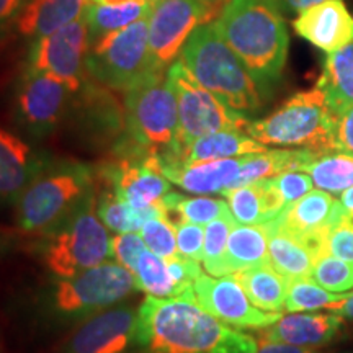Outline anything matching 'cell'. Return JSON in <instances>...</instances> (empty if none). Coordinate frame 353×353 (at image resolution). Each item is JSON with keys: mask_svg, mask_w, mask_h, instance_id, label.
Instances as JSON below:
<instances>
[{"mask_svg": "<svg viewBox=\"0 0 353 353\" xmlns=\"http://www.w3.org/2000/svg\"><path fill=\"white\" fill-rule=\"evenodd\" d=\"M134 343L144 353H257L252 335L229 327L200 304L149 294L138 309Z\"/></svg>", "mask_w": 353, "mask_h": 353, "instance_id": "obj_1", "label": "cell"}, {"mask_svg": "<svg viewBox=\"0 0 353 353\" xmlns=\"http://www.w3.org/2000/svg\"><path fill=\"white\" fill-rule=\"evenodd\" d=\"M214 23L267 94L281 79L288 59V30L278 0H228Z\"/></svg>", "mask_w": 353, "mask_h": 353, "instance_id": "obj_2", "label": "cell"}, {"mask_svg": "<svg viewBox=\"0 0 353 353\" xmlns=\"http://www.w3.org/2000/svg\"><path fill=\"white\" fill-rule=\"evenodd\" d=\"M180 56L193 77L228 108L249 114L262 107V88L221 37L214 21L196 26Z\"/></svg>", "mask_w": 353, "mask_h": 353, "instance_id": "obj_3", "label": "cell"}, {"mask_svg": "<svg viewBox=\"0 0 353 353\" xmlns=\"http://www.w3.org/2000/svg\"><path fill=\"white\" fill-rule=\"evenodd\" d=\"M335 118L327 95L316 85L290 97L262 120L250 121L245 132L265 145L327 152L335 151Z\"/></svg>", "mask_w": 353, "mask_h": 353, "instance_id": "obj_4", "label": "cell"}, {"mask_svg": "<svg viewBox=\"0 0 353 353\" xmlns=\"http://www.w3.org/2000/svg\"><path fill=\"white\" fill-rule=\"evenodd\" d=\"M94 188L90 167L79 162H44L17 200V224L25 232L54 229Z\"/></svg>", "mask_w": 353, "mask_h": 353, "instance_id": "obj_5", "label": "cell"}, {"mask_svg": "<svg viewBox=\"0 0 353 353\" xmlns=\"http://www.w3.org/2000/svg\"><path fill=\"white\" fill-rule=\"evenodd\" d=\"M125 110L132 148L162 162L174 161L179 152V108L165 70H156L126 90Z\"/></svg>", "mask_w": 353, "mask_h": 353, "instance_id": "obj_6", "label": "cell"}, {"mask_svg": "<svg viewBox=\"0 0 353 353\" xmlns=\"http://www.w3.org/2000/svg\"><path fill=\"white\" fill-rule=\"evenodd\" d=\"M145 15L126 28L92 39L87 72L114 90H130L159 69L149 50V21Z\"/></svg>", "mask_w": 353, "mask_h": 353, "instance_id": "obj_7", "label": "cell"}, {"mask_svg": "<svg viewBox=\"0 0 353 353\" xmlns=\"http://www.w3.org/2000/svg\"><path fill=\"white\" fill-rule=\"evenodd\" d=\"M108 257H112L110 237L97 213L94 192H90L48 242L44 260L57 278H70L103 263Z\"/></svg>", "mask_w": 353, "mask_h": 353, "instance_id": "obj_8", "label": "cell"}, {"mask_svg": "<svg viewBox=\"0 0 353 353\" xmlns=\"http://www.w3.org/2000/svg\"><path fill=\"white\" fill-rule=\"evenodd\" d=\"M167 79L174 90L179 108V151L201 136L216 131H245V114L228 108L219 99L206 90L182 63L175 61L167 69Z\"/></svg>", "mask_w": 353, "mask_h": 353, "instance_id": "obj_9", "label": "cell"}, {"mask_svg": "<svg viewBox=\"0 0 353 353\" xmlns=\"http://www.w3.org/2000/svg\"><path fill=\"white\" fill-rule=\"evenodd\" d=\"M136 286L134 273L118 262H103L70 278H61L52 293L57 312L83 316L120 303Z\"/></svg>", "mask_w": 353, "mask_h": 353, "instance_id": "obj_10", "label": "cell"}, {"mask_svg": "<svg viewBox=\"0 0 353 353\" xmlns=\"http://www.w3.org/2000/svg\"><path fill=\"white\" fill-rule=\"evenodd\" d=\"M90 48L87 17L83 15L52 34L34 39L28 54V68L51 74L68 83L74 92L83 85L85 61Z\"/></svg>", "mask_w": 353, "mask_h": 353, "instance_id": "obj_11", "label": "cell"}, {"mask_svg": "<svg viewBox=\"0 0 353 353\" xmlns=\"http://www.w3.org/2000/svg\"><path fill=\"white\" fill-rule=\"evenodd\" d=\"M213 13L200 0H154L149 12V50L159 69L169 68L196 26L210 23Z\"/></svg>", "mask_w": 353, "mask_h": 353, "instance_id": "obj_12", "label": "cell"}, {"mask_svg": "<svg viewBox=\"0 0 353 353\" xmlns=\"http://www.w3.org/2000/svg\"><path fill=\"white\" fill-rule=\"evenodd\" d=\"M193 296L205 311L236 329H265L283 316L254 306L234 275L201 273L193 285Z\"/></svg>", "mask_w": 353, "mask_h": 353, "instance_id": "obj_13", "label": "cell"}, {"mask_svg": "<svg viewBox=\"0 0 353 353\" xmlns=\"http://www.w3.org/2000/svg\"><path fill=\"white\" fill-rule=\"evenodd\" d=\"M72 94L76 92L61 79L26 69L15 97L19 123L32 134H48L64 117Z\"/></svg>", "mask_w": 353, "mask_h": 353, "instance_id": "obj_14", "label": "cell"}, {"mask_svg": "<svg viewBox=\"0 0 353 353\" xmlns=\"http://www.w3.org/2000/svg\"><path fill=\"white\" fill-rule=\"evenodd\" d=\"M101 176L123 201L134 208L157 205L170 192L169 179L162 174L161 157L138 149L108 165Z\"/></svg>", "mask_w": 353, "mask_h": 353, "instance_id": "obj_15", "label": "cell"}, {"mask_svg": "<svg viewBox=\"0 0 353 353\" xmlns=\"http://www.w3.org/2000/svg\"><path fill=\"white\" fill-rule=\"evenodd\" d=\"M339 198L322 190H311L298 201L286 205L283 211L272 219L278 228L298 237L314 249L325 254V241L339 213Z\"/></svg>", "mask_w": 353, "mask_h": 353, "instance_id": "obj_16", "label": "cell"}, {"mask_svg": "<svg viewBox=\"0 0 353 353\" xmlns=\"http://www.w3.org/2000/svg\"><path fill=\"white\" fill-rule=\"evenodd\" d=\"M138 309L112 307L83 322L64 353H126L134 343Z\"/></svg>", "mask_w": 353, "mask_h": 353, "instance_id": "obj_17", "label": "cell"}, {"mask_svg": "<svg viewBox=\"0 0 353 353\" xmlns=\"http://www.w3.org/2000/svg\"><path fill=\"white\" fill-rule=\"evenodd\" d=\"M293 28L298 37L330 54L353 39V15L343 0H324L298 12Z\"/></svg>", "mask_w": 353, "mask_h": 353, "instance_id": "obj_18", "label": "cell"}, {"mask_svg": "<svg viewBox=\"0 0 353 353\" xmlns=\"http://www.w3.org/2000/svg\"><path fill=\"white\" fill-rule=\"evenodd\" d=\"M342 325V317L334 312H291L288 316H281L268 327L260 329L259 341L316 350L329 345L341 334Z\"/></svg>", "mask_w": 353, "mask_h": 353, "instance_id": "obj_19", "label": "cell"}, {"mask_svg": "<svg viewBox=\"0 0 353 353\" xmlns=\"http://www.w3.org/2000/svg\"><path fill=\"white\" fill-rule=\"evenodd\" d=\"M44 162L23 139L0 126V201L17 203Z\"/></svg>", "mask_w": 353, "mask_h": 353, "instance_id": "obj_20", "label": "cell"}, {"mask_svg": "<svg viewBox=\"0 0 353 353\" xmlns=\"http://www.w3.org/2000/svg\"><path fill=\"white\" fill-rule=\"evenodd\" d=\"M221 195L226 198L236 223L247 226H263L270 223L286 206L272 179L259 180L239 188H226Z\"/></svg>", "mask_w": 353, "mask_h": 353, "instance_id": "obj_21", "label": "cell"}, {"mask_svg": "<svg viewBox=\"0 0 353 353\" xmlns=\"http://www.w3.org/2000/svg\"><path fill=\"white\" fill-rule=\"evenodd\" d=\"M92 0H28L15 28L21 37L39 39L85 15Z\"/></svg>", "mask_w": 353, "mask_h": 353, "instance_id": "obj_22", "label": "cell"}, {"mask_svg": "<svg viewBox=\"0 0 353 353\" xmlns=\"http://www.w3.org/2000/svg\"><path fill=\"white\" fill-rule=\"evenodd\" d=\"M267 145L250 138L245 131L226 130L216 131L211 134L201 136L192 143L183 145L174 161L162 162V164L174 165H190L198 162L218 161V159L244 157L249 154H257L267 151Z\"/></svg>", "mask_w": 353, "mask_h": 353, "instance_id": "obj_23", "label": "cell"}, {"mask_svg": "<svg viewBox=\"0 0 353 353\" xmlns=\"http://www.w3.org/2000/svg\"><path fill=\"white\" fill-rule=\"evenodd\" d=\"M242 162V157L218 159V161L198 162L190 165L162 164V174L170 183L179 185L185 192L195 195L221 193L229 188Z\"/></svg>", "mask_w": 353, "mask_h": 353, "instance_id": "obj_24", "label": "cell"}, {"mask_svg": "<svg viewBox=\"0 0 353 353\" xmlns=\"http://www.w3.org/2000/svg\"><path fill=\"white\" fill-rule=\"evenodd\" d=\"M262 228L267 234L268 260L272 267L288 280L311 278L312 267L319 259V254L306 242L278 228L273 221L263 224Z\"/></svg>", "mask_w": 353, "mask_h": 353, "instance_id": "obj_25", "label": "cell"}, {"mask_svg": "<svg viewBox=\"0 0 353 353\" xmlns=\"http://www.w3.org/2000/svg\"><path fill=\"white\" fill-rule=\"evenodd\" d=\"M254 306L268 312H283L290 280L278 273L270 262L234 273Z\"/></svg>", "mask_w": 353, "mask_h": 353, "instance_id": "obj_26", "label": "cell"}, {"mask_svg": "<svg viewBox=\"0 0 353 353\" xmlns=\"http://www.w3.org/2000/svg\"><path fill=\"white\" fill-rule=\"evenodd\" d=\"M267 262L270 260H268V242L265 229L262 226L234 224L229 234L226 254H224V275H234L245 268Z\"/></svg>", "mask_w": 353, "mask_h": 353, "instance_id": "obj_27", "label": "cell"}, {"mask_svg": "<svg viewBox=\"0 0 353 353\" xmlns=\"http://www.w3.org/2000/svg\"><path fill=\"white\" fill-rule=\"evenodd\" d=\"M317 87L327 95L335 113L353 105V39L327 56Z\"/></svg>", "mask_w": 353, "mask_h": 353, "instance_id": "obj_28", "label": "cell"}, {"mask_svg": "<svg viewBox=\"0 0 353 353\" xmlns=\"http://www.w3.org/2000/svg\"><path fill=\"white\" fill-rule=\"evenodd\" d=\"M97 213L105 226L114 232H138L148 221L164 218L165 208L162 200L148 208H134L110 190L101 193L97 200Z\"/></svg>", "mask_w": 353, "mask_h": 353, "instance_id": "obj_29", "label": "cell"}, {"mask_svg": "<svg viewBox=\"0 0 353 353\" xmlns=\"http://www.w3.org/2000/svg\"><path fill=\"white\" fill-rule=\"evenodd\" d=\"M312 183L330 195H341L353 187V154L343 151L319 152L301 167Z\"/></svg>", "mask_w": 353, "mask_h": 353, "instance_id": "obj_30", "label": "cell"}, {"mask_svg": "<svg viewBox=\"0 0 353 353\" xmlns=\"http://www.w3.org/2000/svg\"><path fill=\"white\" fill-rule=\"evenodd\" d=\"M152 3L154 0H130L120 6H103V3L90 2L85 12L90 41L126 28L143 17L149 15Z\"/></svg>", "mask_w": 353, "mask_h": 353, "instance_id": "obj_31", "label": "cell"}, {"mask_svg": "<svg viewBox=\"0 0 353 353\" xmlns=\"http://www.w3.org/2000/svg\"><path fill=\"white\" fill-rule=\"evenodd\" d=\"M162 205L165 208L167 221L179 226L180 223L208 224L221 216L231 213L228 201L211 196H182L176 193H167L162 198Z\"/></svg>", "mask_w": 353, "mask_h": 353, "instance_id": "obj_32", "label": "cell"}, {"mask_svg": "<svg viewBox=\"0 0 353 353\" xmlns=\"http://www.w3.org/2000/svg\"><path fill=\"white\" fill-rule=\"evenodd\" d=\"M350 293H332L322 288L312 278H294L290 280L288 293H286L285 311L304 312L317 311V309H334L345 301Z\"/></svg>", "mask_w": 353, "mask_h": 353, "instance_id": "obj_33", "label": "cell"}, {"mask_svg": "<svg viewBox=\"0 0 353 353\" xmlns=\"http://www.w3.org/2000/svg\"><path fill=\"white\" fill-rule=\"evenodd\" d=\"M134 278L138 290L145 291L151 296L182 298L180 288L170 275L167 260L159 257L156 254L145 250L141 255L134 272Z\"/></svg>", "mask_w": 353, "mask_h": 353, "instance_id": "obj_34", "label": "cell"}, {"mask_svg": "<svg viewBox=\"0 0 353 353\" xmlns=\"http://www.w3.org/2000/svg\"><path fill=\"white\" fill-rule=\"evenodd\" d=\"M236 219L231 213L211 221L205 229V245H203V267L213 276H224V254L229 234H231Z\"/></svg>", "mask_w": 353, "mask_h": 353, "instance_id": "obj_35", "label": "cell"}, {"mask_svg": "<svg viewBox=\"0 0 353 353\" xmlns=\"http://www.w3.org/2000/svg\"><path fill=\"white\" fill-rule=\"evenodd\" d=\"M311 278L332 293H347L353 290V263L324 254L316 260Z\"/></svg>", "mask_w": 353, "mask_h": 353, "instance_id": "obj_36", "label": "cell"}, {"mask_svg": "<svg viewBox=\"0 0 353 353\" xmlns=\"http://www.w3.org/2000/svg\"><path fill=\"white\" fill-rule=\"evenodd\" d=\"M141 237H143L145 247L152 254L159 255L162 259L174 257L176 252V236L175 228L170 221L165 218H156L148 221L141 228Z\"/></svg>", "mask_w": 353, "mask_h": 353, "instance_id": "obj_37", "label": "cell"}, {"mask_svg": "<svg viewBox=\"0 0 353 353\" xmlns=\"http://www.w3.org/2000/svg\"><path fill=\"white\" fill-rule=\"evenodd\" d=\"M148 247H145L141 234L136 232H118L110 237V254L118 263L126 267L132 273L136 272L138 262Z\"/></svg>", "mask_w": 353, "mask_h": 353, "instance_id": "obj_38", "label": "cell"}, {"mask_svg": "<svg viewBox=\"0 0 353 353\" xmlns=\"http://www.w3.org/2000/svg\"><path fill=\"white\" fill-rule=\"evenodd\" d=\"M175 236L179 255L201 262L203 245H205V229L201 224L180 223L179 226H175Z\"/></svg>", "mask_w": 353, "mask_h": 353, "instance_id": "obj_39", "label": "cell"}, {"mask_svg": "<svg viewBox=\"0 0 353 353\" xmlns=\"http://www.w3.org/2000/svg\"><path fill=\"white\" fill-rule=\"evenodd\" d=\"M339 208H341V205H339ZM325 254L353 263V226L348 224L347 221L339 218V213L337 218H335L334 226L330 228L327 234Z\"/></svg>", "mask_w": 353, "mask_h": 353, "instance_id": "obj_40", "label": "cell"}, {"mask_svg": "<svg viewBox=\"0 0 353 353\" xmlns=\"http://www.w3.org/2000/svg\"><path fill=\"white\" fill-rule=\"evenodd\" d=\"M272 182L275 185L278 192H280L281 198H283L286 205L298 201L306 193L312 190V180L307 174L301 170H288L283 174H278L272 176Z\"/></svg>", "mask_w": 353, "mask_h": 353, "instance_id": "obj_41", "label": "cell"}, {"mask_svg": "<svg viewBox=\"0 0 353 353\" xmlns=\"http://www.w3.org/2000/svg\"><path fill=\"white\" fill-rule=\"evenodd\" d=\"M334 148L335 151L353 154V105L337 113L334 131Z\"/></svg>", "mask_w": 353, "mask_h": 353, "instance_id": "obj_42", "label": "cell"}, {"mask_svg": "<svg viewBox=\"0 0 353 353\" xmlns=\"http://www.w3.org/2000/svg\"><path fill=\"white\" fill-rule=\"evenodd\" d=\"M28 0H0V37H3L19 19Z\"/></svg>", "mask_w": 353, "mask_h": 353, "instance_id": "obj_43", "label": "cell"}, {"mask_svg": "<svg viewBox=\"0 0 353 353\" xmlns=\"http://www.w3.org/2000/svg\"><path fill=\"white\" fill-rule=\"evenodd\" d=\"M257 353H317L311 348H303V347H294L288 345V343H280V342H268V341H259Z\"/></svg>", "mask_w": 353, "mask_h": 353, "instance_id": "obj_44", "label": "cell"}, {"mask_svg": "<svg viewBox=\"0 0 353 353\" xmlns=\"http://www.w3.org/2000/svg\"><path fill=\"white\" fill-rule=\"evenodd\" d=\"M329 312H334V314L341 316L342 319L353 321V291L348 294L345 301L339 304V306H335L334 309H329Z\"/></svg>", "mask_w": 353, "mask_h": 353, "instance_id": "obj_45", "label": "cell"}, {"mask_svg": "<svg viewBox=\"0 0 353 353\" xmlns=\"http://www.w3.org/2000/svg\"><path fill=\"white\" fill-rule=\"evenodd\" d=\"M281 2H283L288 8H291V10L301 12V10H304V8L324 2V0H281Z\"/></svg>", "mask_w": 353, "mask_h": 353, "instance_id": "obj_46", "label": "cell"}, {"mask_svg": "<svg viewBox=\"0 0 353 353\" xmlns=\"http://www.w3.org/2000/svg\"><path fill=\"white\" fill-rule=\"evenodd\" d=\"M339 201H341L342 208L348 211V213H353V187L347 188L345 192H342L339 195Z\"/></svg>", "mask_w": 353, "mask_h": 353, "instance_id": "obj_47", "label": "cell"}, {"mask_svg": "<svg viewBox=\"0 0 353 353\" xmlns=\"http://www.w3.org/2000/svg\"><path fill=\"white\" fill-rule=\"evenodd\" d=\"M200 2L205 3V6L210 8V12L213 13V15H216V13L223 10L224 3H226L228 0H200Z\"/></svg>", "mask_w": 353, "mask_h": 353, "instance_id": "obj_48", "label": "cell"}, {"mask_svg": "<svg viewBox=\"0 0 353 353\" xmlns=\"http://www.w3.org/2000/svg\"><path fill=\"white\" fill-rule=\"evenodd\" d=\"M94 3H103V6H120V3L130 2V0H92Z\"/></svg>", "mask_w": 353, "mask_h": 353, "instance_id": "obj_49", "label": "cell"}]
</instances>
